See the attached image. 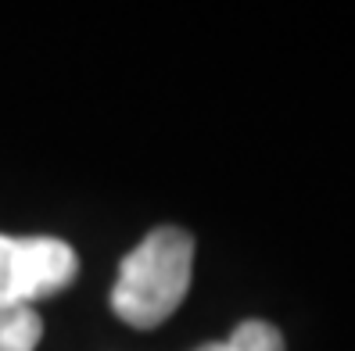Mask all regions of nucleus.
<instances>
[{
  "mask_svg": "<svg viewBox=\"0 0 355 351\" xmlns=\"http://www.w3.org/2000/svg\"><path fill=\"white\" fill-rule=\"evenodd\" d=\"M198 351H284V337H280L277 326H269L262 319H248L226 341L205 344Z\"/></svg>",
  "mask_w": 355,
  "mask_h": 351,
  "instance_id": "obj_4",
  "label": "nucleus"
},
{
  "mask_svg": "<svg viewBox=\"0 0 355 351\" xmlns=\"http://www.w3.org/2000/svg\"><path fill=\"white\" fill-rule=\"evenodd\" d=\"M194 273V237L158 226L122 258L112 287V312L133 330H155L183 305Z\"/></svg>",
  "mask_w": 355,
  "mask_h": 351,
  "instance_id": "obj_1",
  "label": "nucleus"
},
{
  "mask_svg": "<svg viewBox=\"0 0 355 351\" xmlns=\"http://www.w3.org/2000/svg\"><path fill=\"white\" fill-rule=\"evenodd\" d=\"M44 319L36 308H0V351H36Z\"/></svg>",
  "mask_w": 355,
  "mask_h": 351,
  "instance_id": "obj_3",
  "label": "nucleus"
},
{
  "mask_svg": "<svg viewBox=\"0 0 355 351\" xmlns=\"http://www.w3.org/2000/svg\"><path fill=\"white\" fill-rule=\"evenodd\" d=\"M79 273L76 251L58 237L0 233V308H33V301L61 294Z\"/></svg>",
  "mask_w": 355,
  "mask_h": 351,
  "instance_id": "obj_2",
  "label": "nucleus"
}]
</instances>
